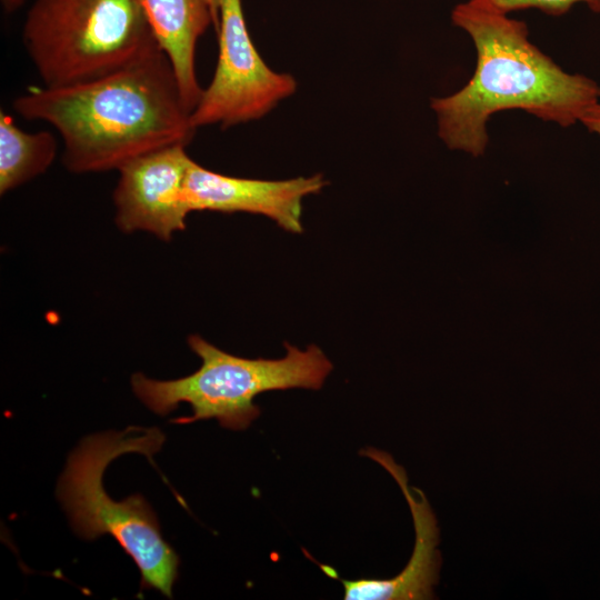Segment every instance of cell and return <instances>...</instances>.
Instances as JSON below:
<instances>
[{
	"mask_svg": "<svg viewBox=\"0 0 600 600\" xmlns=\"http://www.w3.org/2000/svg\"><path fill=\"white\" fill-rule=\"evenodd\" d=\"M166 437L158 428L129 427L88 436L69 454L57 497L73 531L86 540L111 536L138 566L141 589L171 598L179 557L163 539L156 513L140 494L114 501L103 488L108 464L137 452L152 462Z\"/></svg>",
	"mask_w": 600,
	"mask_h": 600,
	"instance_id": "cell-3",
	"label": "cell"
},
{
	"mask_svg": "<svg viewBox=\"0 0 600 600\" xmlns=\"http://www.w3.org/2000/svg\"><path fill=\"white\" fill-rule=\"evenodd\" d=\"M589 131L600 136V103L588 108L579 120Z\"/></svg>",
	"mask_w": 600,
	"mask_h": 600,
	"instance_id": "cell-13",
	"label": "cell"
},
{
	"mask_svg": "<svg viewBox=\"0 0 600 600\" xmlns=\"http://www.w3.org/2000/svg\"><path fill=\"white\" fill-rule=\"evenodd\" d=\"M22 41L44 87L106 76L160 47L137 0H36Z\"/></svg>",
	"mask_w": 600,
	"mask_h": 600,
	"instance_id": "cell-5",
	"label": "cell"
},
{
	"mask_svg": "<svg viewBox=\"0 0 600 600\" xmlns=\"http://www.w3.org/2000/svg\"><path fill=\"white\" fill-rule=\"evenodd\" d=\"M191 158L172 144L132 159L118 169L116 222L123 232L148 231L168 241L184 230L190 213L187 176Z\"/></svg>",
	"mask_w": 600,
	"mask_h": 600,
	"instance_id": "cell-7",
	"label": "cell"
},
{
	"mask_svg": "<svg viewBox=\"0 0 600 600\" xmlns=\"http://www.w3.org/2000/svg\"><path fill=\"white\" fill-rule=\"evenodd\" d=\"M23 0H3L4 2V6L8 8V9H16L18 6L21 4Z\"/></svg>",
	"mask_w": 600,
	"mask_h": 600,
	"instance_id": "cell-14",
	"label": "cell"
},
{
	"mask_svg": "<svg viewBox=\"0 0 600 600\" xmlns=\"http://www.w3.org/2000/svg\"><path fill=\"white\" fill-rule=\"evenodd\" d=\"M211 3H212V7L214 9V11L218 13L219 16V7H218V0H210Z\"/></svg>",
	"mask_w": 600,
	"mask_h": 600,
	"instance_id": "cell-15",
	"label": "cell"
},
{
	"mask_svg": "<svg viewBox=\"0 0 600 600\" xmlns=\"http://www.w3.org/2000/svg\"><path fill=\"white\" fill-rule=\"evenodd\" d=\"M190 349L201 359L193 373L176 380H153L142 373L131 377L136 396L151 411L167 416L181 402L192 414L171 422L187 424L216 419L232 430L248 428L260 414L254 398L267 391L293 388L318 390L333 366L314 346L306 350L284 343L281 359H248L228 353L198 334L189 336Z\"/></svg>",
	"mask_w": 600,
	"mask_h": 600,
	"instance_id": "cell-4",
	"label": "cell"
},
{
	"mask_svg": "<svg viewBox=\"0 0 600 600\" xmlns=\"http://www.w3.org/2000/svg\"><path fill=\"white\" fill-rule=\"evenodd\" d=\"M12 106L59 132L62 162L76 173L118 170L153 150L187 146L197 130L161 47L89 81L29 88Z\"/></svg>",
	"mask_w": 600,
	"mask_h": 600,
	"instance_id": "cell-1",
	"label": "cell"
},
{
	"mask_svg": "<svg viewBox=\"0 0 600 600\" xmlns=\"http://www.w3.org/2000/svg\"><path fill=\"white\" fill-rule=\"evenodd\" d=\"M322 174L287 180L224 176L191 160L187 176L190 211L249 212L272 219L291 233H301L302 200L326 186Z\"/></svg>",
	"mask_w": 600,
	"mask_h": 600,
	"instance_id": "cell-8",
	"label": "cell"
},
{
	"mask_svg": "<svg viewBox=\"0 0 600 600\" xmlns=\"http://www.w3.org/2000/svg\"><path fill=\"white\" fill-rule=\"evenodd\" d=\"M477 51L472 78L459 91L433 98L438 133L453 150L481 156L487 121L499 111L519 109L569 127L599 102L600 87L582 74L567 73L528 39L523 21L509 18L488 0H468L451 12Z\"/></svg>",
	"mask_w": 600,
	"mask_h": 600,
	"instance_id": "cell-2",
	"label": "cell"
},
{
	"mask_svg": "<svg viewBox=\"0 0 600 600\" xmlns=\"http://www.w3.org/2000/svg\"><path fill=\"white\" fill-rule=\"evenodd\" d=\"M219 53L213 78L202 90L190 120L198 129L229 128L258 120L297 89L291 74L276 72L256 49L241 0H218Z\"/></svg>",
	"mask_w": 600,
	"mask_h": 600,
	"instance_id": "cell-6",
	"label": "cell"
},
{
	"mask_svg": "<svg viewBox=\"0 0 600 600\" xmlns=\"http://www.w3.org/2000/svg\"><path fill=\"white\" fill-rule=\"evenodd\" d=\"M496 9L508 14L522 9H538L550 16H562L576 3H586L591 11L600 13V0H488Z\"/></svg>",
	"mask_w": 600,
	"mask_h": 600,
	"instance_id": "cell-12",
	"label": "cell"
},
{
	"mask_svg": "<svg viewBox=\"0 0 600 600\" xmlns=\"http://www.w3.org/2000/svg\"><path fill=\"white\" fill-rule=\"evenodd\" d=\"M153 33L168 56L184 98L192 111L202 90L196 76V47L207 28L218 26L219 16L210 0H137Z\"/></svg>",
	"mask_w": 600,
	"mask_h": 600,
	"instance_id": "cell-10",
	"label": "cell"
},
{
	"mask_svg": "<svg viewBox=\"0 0 600 600\" xmlns=\"http://www.w3.org/2000/svg\"><path fill=\"white\" fill-rule=\"evenodd\" d=\"M380 463L393 477L409 504L416 542L412 556L406 568L394 578L341 580L346 600H424L433 598L438 582L440 554L438 527L434 514L424 494L408 484L404 470L386 452L368 448L361 451Z\"/></svg>",
	"mask_w": 600,
	"mask_h": 600,
	"instance_id": "cell-9",
	"label": "cell"
},
{
	"mask_svg": "<svg viewBox=\"0 0 600 600\" xmlns=\"http://www.w3.org/2000/svg\"><path fill=\"white\" fill-rule=\"evenodd\" d=\"M57 154V140L49 131L29 133L12 117L0 112V193L4 194L43 173Z\"/></svg>",
	"mask_w": 600,
	"mask_h": 600,
	"instance_id": "cell-11",
	"label": "cell"
}]
</instances>
